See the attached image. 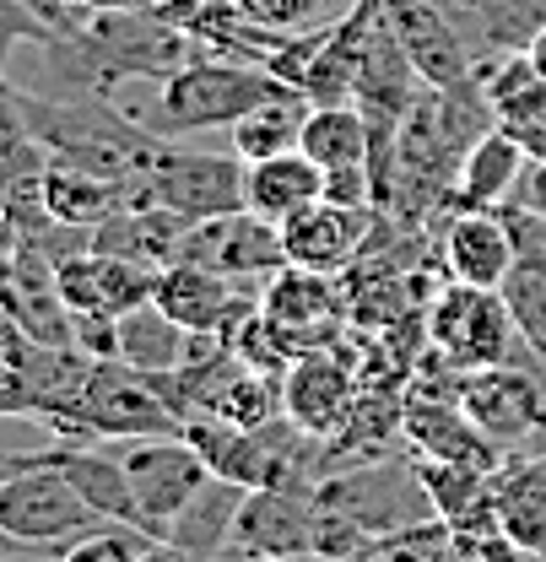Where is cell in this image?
Here are the masks:
<instances>
[{"label":"cell","mask_w":546,"mask_h":562,"mask_svg":"<svg viewBox=\"0 0 546 562\" xmlns=\"http://www.w3.org/2000/svg\"><path fill=\"white\" fill-rule=\"evenodd\" d=\"M292 87L271 76L266 66L249 60H222V55H201L190 66H179L174 76L157 81L152 103L131 109L125 120H136L152 136H196V131H227L233 120H244L249 109L287 98Z\"/></svg>","instance_id":"cell-1"},{"label":"cell","mask_w":546,"mask_h":562,"mask_svg":"<svg viewBox=\"0 0 546 562\" xmlns=\"http://www.w3.org/2000/svg\"><path fill=\"white\" fill-rule=\"evenodd\" d=\"M60 438H174L185 432V417L163 401L152 373H141L120 357H92L76 401L55 422H44Z\"/></svg>","instance_id":"cell-2"},{"label":"cell","mask_w":546,"mask_h":562,"mask_svg":"<svg viewBox=\"0 0 546 562\" xmlns=\"http://www.w3.org/2000/svg\"><path fill=\"white\" fill-rule=\"evenodd\" d=\"M98 525H109V519L55 465L27 460V454L0 460V541L44 552V547H66Z\"/></svg>","instance_id":"cell-3"},{"label":"cell","mask_w":546,"mask_h":562,"mask_svg":"<svg viewBox=\"0 0 546 562\" xmlns=\"http://www.w3.org/2000/svg\"><path fill=\"white\" fill-rule=\"evenodd\" d=\"M422 325H427V347L438 357H449L460 373L514 362V351L525 347L503 292L498 286H471V281H455V277L427 297Z\"/></svg>","instance_id":"cell-4"},{"label":"cell","mask_w":546,"mask_h":562,"mask_svg":"<svg viewBox=\"0 0 546 562\" xmlns=\"http://www.w3.org/2000/svg\"><path fill=\"white\" fill-rule=\"evenodd\" d=\"M131 201L168 206L185 222H205L244 206V157L238 151H185V146H152L141 184Z\"/></svg>","instance_id":"cell-5"},{"label":"cell","mask_w":546,"mask_h":562,"mask_svg":"<svg viewBox=\"0 0 546 562\" xmlns=\"http://www.w3.org/2000/svg\"><path fill=\"white\" fill-rule=\"evenodd\" d=\"M120 460H125V476H131V492H136L141 536H152V541H163L168 525L190 508V497L211 482L205 460L196 454V443L185 432H174V438H125Z\"/></svg>","instance_id":"cell-6"},{"label":"cell","mask_w":546,"mask_h":562,"mask_svg":"<svg viewBox=\"0 0 546 562\" xmlns=\"http://www.w3.org/2000/svg\"><path fill=\"white\" fill-rule=\"evenodd\" d=\"M320 552V503L298 487H249L216 562H276Z\"/></svg>","instance_id":"cell-7"},{"label":"cell","mask_w":546,"mask_h":562,"mask_svg":"<svg viewBox=\"0 0 546 562\" xmlns=\"http://www.w3.org/2000/svg\"><path fill=\"white\" fill-rule=\"evenodd\" d=\"M460 412L503 454H514L531 432H546V368L531 373L520 362H498V368L460 373Z\"/></svg>","instance_id":"cell-8"},{"label":"cell","mask_w":546,"mask_h":562,"mask_svg":"<svg viewBox=\"0 0 546 562\" xmlns=\"http://www.w3.org/2000/svg\"><path fill=\"white\" fill-rule=\"evenodd\" d=\"M179 260H196L205 271H222V277L244 281V286H260L271 271L287 266V249H281V227L276 222L238 206L222 211V216H205V222H190Z\"/></svg>","instance_id":"cell-9"},{"label":"cell","mask_w":546,"mask_h":562,"mask_svg":"<svg viewBox=\"0 0 546 562\" xmlns=\"http://www.w3.org/2000/svg\"><path fill=\"white\" fill-rule=\"evenodd\" d=\"M385 5V22L395 33V44L406 49L411 70L422 87H466L477 81V60H471V44L460 38L455 16L438 5V0H379Z\"/></svg>","instance_id":"cell-10"},{"label":"cell","mask_w":546,"mask_h":562,"mask_svg":"<svg viewBox=\"0 0 546 562\" xmlns=\"http://www.w3.org/2000/svg\"><path fill=\"white\" fill-rule=\"evenodd\" d=\"M357 390H363V379H357V368L346 362L342 351L309 347V351H298L292 368L281 373V417L292 422L298 432L331 443L342 432Z\"/></svg>","instance_id":"cell-11"},{"label":"cell","mask_w":546,"mask_h":562,"mask_svg":"<svg viewBox=\"0 0 546 562\" xmlns=\"http://www.w3.org/2000/svg\"><path fill=\"white\" fill-rule=\"evenodd\" d=\"M374 206H342V201H314V206L292 211L281 222V249H287V266H309V271H325V277H342L346 266L368 249V233H374Z\"/></svg>","instance_id":"cell-12"},{"label":"cell","mask_w":546,"mask_h":562,"mask_svg":"<svg viewBox=\"0 0 546 562\" xmlns=\"http://www.w3.org/2000/svg\"><path fill=\"white\" fill-rule=\"evenodd\" d=\"M152 303L179 319L185 330H233L249 308H260V292L249 297V286L222 271H205L196 260H174L157 271V286H152Z\"/></svg>","instance_id":"cell-13"},{"label":"cell","mask_w":546,"mask_h":562,"mask_svg":"<svg viewBox=\"0 0 546 562\" xmlns=\"http://www.w3.org/2000/svg\"><path fill=\"white\" fill-rule=\"evenodd\" d=\"M260 308L276 325H287L303 347H320L342 325L346 286L336 277H325V271H309V266H281V271L260 281Z\"/></svg>","instance_id":"cell-14"},{"label":"cell","mask_w":546,"mask_h":562,"mask_svg":"<svg viewBox=\"0 0 546 562\" xmlns=\"http://www.w3.org/2000/svg\"><path fill=\"white\" fill-rule=\"evenodd\" d=\"M514 255H520V238H514V222L503 206L455 211V222L444 227V244H438L444 277L471 281V286H503Z\"/></svg>","instance_id":"cell-15"},{"label":"cell","mask_w":546,"mask_h":562,"mask_svg":"<svg viewBox=\"0 0 546 562\" xmlns=\"http://www.w3.org/2000/svg\"><path fill=\"white\" fill-rule=\"evenodd\" d=\"M406 449L416 460H444V465H477L498 471L509 454L460 412V401H433V395H406Z\"/></svg>","instance_id":"cell-16"},{"label":"cell","mask_w":546,"mask_h":562,"mask_svg":"<svg viewBox=\"0 0 546 562\" xmlns=\"http://www.w3.org/2000/svg\"><path fill=\"white\" fill-rule=\"evenodd\" d=\"M531 168V151L520 140L509 136L503 125H487L460 168H455V190H449V206L455 211H492V206H509L514 190H520V173Z\"/></svg>","instance_id":"cell-17"},{"label":"cell","mask_w":546,"mask_h":562,"mask_svg":"<svg viewBox=\"0 0 546 562\" xmlns=\"http://www.w3.org/2000/svg\"><path fill=\"white\" fill-rule=\"evenodd\" d=\"M27 460L55 465V471H60V476H66L70 487L81 492L109 525H131V530H141L136 492H131V476H125V460H120V454L92 449V443H81V438H66V443L38 449V454H27Z\"/></svg>","instance_id":"cell-18"},{"label":"cell","mask_w":546,"mask_h":562,"mask_svg":"<svg viewBox=\"0 0 546 562\" xmlns=\"http://www.w3.org/2000/svg\"><path fill=\"white\" fill-rule=\"evenodd\" d=\"M131 201V190L98 168H81L70 157H49L44 162V211L55 227H81V233H98L114 211Z\"/></svg>","instance_id":"cell-19"},{"label":"cell","mask_w":546,"mask_h":562,"mask_svg":"<svg viewBox=\"0 0 546 562\" xmlns=\"http://www.w3.org/2000/svg\"><path fill=\"white\" fill-rule=\"evenodd\" d=\"M492 514H498V530L525 547L531 558H546V454L531 460H503L498 476H492Z\"/></svg>","instance_id":"cell-20"},{"label":"cell","mask_w":546,"mask_h":562,"mask_svg":"<svg viewBox=\"0 0 546 562\" xmlns=\"http://www.w3.org/2000/svg\"><path fill=\"white\" fill-rule=\"evenodd\" d=\"M325 195V168L303 151H281V157H260L244 162V206L266 222H287L292 211L314 206Z\"/></svg>","instance_id":"cell-21"},{"label":"cell","mask_w":546,"mask_h":562,"mask_svg":"<svg viewBox=\"0 0 546 562\" xmlns=\"http://www.w3.org/2000/svg\"><path fill=\"white\" fill-rule=\"evenodd\" d=\"M492 476L498 471H477V465H444V460H416V482L427 492L433 519H444L449 530H481L498 525L492 514Z\"/></svg>","instance_id":"cell-22"},{"label":"cell","mask_w":546,"mask_h":562,"mask_svg":"<svg viewBox=\"0 0 546 562\" xmlns=\"http://www.w3.org/2000/svg\"><path fill=\"white\" fill-rule=\"evenodd\" d=\"M298 151L314 157L325 173H336V168H368V157H374L368 114L357 103H309Z\"/></svg>","instance_id":"cell-23"},{"label":"cell","mask_w":546,"mask_h":562,"mask_svg":"<svg viewBox=\"0 0 546 562\" xmlns=\"http://www.w3.org/2000/svg\"><path fill=\"white\" fill-rule=\"evenodd\" d=\"M190 351V330L179 319H168L157 303H136L125 314H114V357L131 362L141 373H174Z\"/></svg>","instance_id":"cell-24"},{"label":"cell","mask_w":546,"mask_h":562,"mask_svg":"<svg viewBox=\"0 0 546 562\" xmlns=\"http://www.w3.org/2000/svg\"><path fill=\"white\" fill-rule=\"evenodd\" d=\"M514 238H520V255H514V266H509L498 292L514 314V330H520L525 351L546 368V244L536 249L525 233H514Z\"/></svg>","instance_id":"cell-25"},{"label":"cell","mask_w":546,"mask_h":562,"mask_svg":"<svg viewBox=\"0 0 546 562\" xmlns=\"http://www.w3.org/2000/svg\"><path fill=\"white\" fill-rule=\"evenodd\" d=\"M244 492L249 487L211 476V482L190 497V508L168 525V536H163V541H174V547H185V552H196V558L216 562L222 541H227V530H233V514H238V503H244Z\"/></svg>","instance_id":"cell-26"},{"label":"cell","mask_w":546,"mask_h":562,"mask_svg":"<svg viewBox=\"0 0 546 562\" xmlns=\"http://www.w3.org/2000/svg\"><path fill=\"white\" fill-rule=\"evenodd\" d=\"M303 114H309V98H303V92H287V98H271V103L249 109L244 120H233V125H227V140H233V151H238L244 162L298 151Z\"/></svg>","instance_id":"cell-27"},{"label":"cell","mask_w":546,"mask_h":562,"mask_svg":"<svg viewBox=\"0 0 546 562\" xmlns=\"http://www.w3.org/2000/svg\"><path fill=\"white\" fill-rule=\"evenodd\" d=\"M92 255H98V292H103V308L109 314H125L136 303H152V286H157L152 266L125 260V255H109V249H92Z\"/></svg>","instance_id":"cell-28"},{"label":"cell","mask_w":546,"mask_h":562,"mask_svg":"<svg viewBox=\"0 0 546 562\" xmlns=\"http://www.w3.org/2000/svg\"><path fill=\"white\" fill-rule=\"evenodd\" d=\"M357 562H449V525H444V519L406 525V530L374 541Z\"/></svg>","instance_id":"cell-29"},{"label":"cell","mask_w":546,"mask_h":562,"mask_svg":"<svg viewBox=\"0 0 546 562\" xmlns=\"http://www.w3.org/2000/svg\"><path fill=\"white\" fill-rule=\"evenodd\" d=\"M152 536H141L131 525H98L87 536H76L60 547V562H136Z\"/></svg>","instance_id":"cell-30"},{"label":"cell","mask_w":546,"mask_h":562,"mask_svg":"<svg viewBox=\"0 0 546 562\" xmlns=\"http://www.w3.org/2000/svg\"><path fill=\"white\" fill-rule=\"evenodd\" d=\"M449 562H536L525 547H514L498 525L481 530H449Z\"/></svg>","instance_id":"cell-31"},{"label":"cell","mask_w":546,"mask_h":562,"mask_svg":"<svg viewBox=\"0 0 546 562\" xmlns=\"http://www.w3.org/2000/svg\"><path fill=\"white\" fill-rule=\"evenodd\" d=\"M509 206L520 211L525 222L546 227V157H531V168L520 173V190H514V201H509Z\"/></svg>","instance_id":"cell-32"},{"label":"cell","mask_w":546,"mask_h":562,"mask_svg":"<svg viewBox=\"0 0 546 562\" xmlns=\"http://www.w3.org/2000/svg\"><path fill=\"white\" fill-rule=\"evenodd\" d=\"M255 22H266L276 33H303V11H298V0H238Z\"/></svg>","instance_id":"cell-33"},{"label":"cell","mask_w":546,"mask_h":562,"mask_svg":"<svg viewBox=\"0 0 546 562\" xmlns=\"http://www.w3.org/2000/svg\"><path fill=\"white\" fill-rule=\"evenodd\" d=\"M0 417H33V395H27V384L11 368L5 351H0Z\"/></svg>","instance_id":"cell-34"},{"label":"cell","mask_w":546,"mask_h":562,"mask_svg":"<svg viewBox=\"0 0 546 562\" xmlns=\"http://www.w3.org/2000/svg\"><path fill=\"white\" fill-rule=\"evenodd\" d=\"M298 11H303V27H331L352 11V0H298Z\"/></svg>","instance_id":"cell-35"},{"label":"cell","mask_w":546,"mask_h":562,"mask_svg":"<svg viewBox=\"0 0 546 562\" xmlns=\"http://www.w3.org/2000/svg\"><path fill=\"white\" fill-rule=\"evenodd\" d=\"M136 562H205L196 552H185V547H174V541H146V552Z\"/></svg>","instance_id":"cell-36"},{"label":"cell","mask_w":546,"mask_h":562,"mask_svg":"<svg viewBox=\"0 0 546 562\" xmlns=\"http://www.w3.org/2000/svg\"><path fill=\"white\" fill-rule=\"evenodd\" d=\"M66 11L76 16H92V11H125V5H136V0H60Z\"/></svg>","instance_id":"cell-37"},{"label":"cell","mask_w":546,"mask_h":562,"mask_svg":"<svg viewBox=\"0 0 546 562\" xmlns=\"http://www.w3.org/2000/svg\"><path fill=\"white\" fill-rule=\"evenodd\" d=\"M525 55H531V66H536V70L546 76V27L536 33V38H531V49H525Z\"/></svg>","instance_id":"cell-38"},{"label":"cell","mask_w":546,"mask_h":562,"mask_svg":"<svg viewBox=\"0 0 546 562\" xmlns=\"http://www.w3.org/2000/svg\"><path fill=\"white\" fill-rule=\"evenodd\" d=\"M276 562H357V558H336V552H298V558H276Z\"/></svg>","instance_id":"cell-39"},{"label":"cell","mask_w":546,"mask_h":562,"mask_svg":"<svg viewBox=\"0 0 546 562\" xmlns=\"http://www.w3.org/2000/svg\"><path fill=\"white\" fill-rule=\"evenodd\" d=\"M0 103H5V87H0ZM5 125H11V120H5V114H0V136H5Z\"/></svg>","instance_id":"cell-40"},{"label":"cell","mask_w":546,"mask_h":562,"mask_svg":"<svg viewBox=\"0 0 546 562\" xmlns=\"http://www.w3.org/2000/svg\"><path fill=\"white\" fill-rule=\"evenodd\" d=\"M536 562H546V558H536Z\"/></svg>","instance_id":"cell-41"},{"label":"cell","mask_w":546,"mask_h":562,"mask_svg":"<svg viewBox=\"0 0 546 562\" xmlns=\"http://www.w3.org/2000/svg\"><path fill=\"white\" fill-rule=\"evenodd\" d=\"M0 562H5V558H0Z\"/></svg>","instance_id":"cell-42"}]
</instances>
